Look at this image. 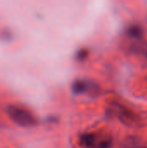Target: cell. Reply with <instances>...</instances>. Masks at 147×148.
<instances>
[{"instance_id": "obj_3", "label": "cell", "mask_w": 147, "mask_h": 148, "mask_svg": "<svg viewBox=\"0 0 147 148\" xmlns=\"http://www.w3.org/2000/svg\"><path fill=\"white\" fill-rule=\"evenodd\" d=\"M72 90L75 94L93 95L98 92V87L91 82L86 80H77L72 85Z\"/></svg>"}, {"instance_id": "obj_5", "label": "cell", "mask_w": 147, "mask_h": 148, "mask_svg": "<svg viewBox=\"0 0 147 148\" xmlns=\"http://www.w3.org/2000/svg\"><path fill=\"white\" fill-rule=\"evenodd\" d=\"M132 148H144V147H132Z\"/></svg>"}, {"instance_id": "obj_4", "label": "cell", "mask_w": 147, "mask_h": 148, "mask_svg": "<svg viewBox=\"0 0 147 148\" xmlns=\"http://www.w3.org/2000/svg\"><path fill=\"white\" fill-rule=\"evenodd\" d=\"M108 112L111 114V115L116 116L118 119L126 123H128L133 120V114L130 113V111L120 103H113Z\"/></svg>"}, {"instance_id": "obj_1", "label": "cell", "mask_w": 147, "mask_h": 148, "mask_svg": "<svg viewBox=\"0 0 147 148\" xmlns=\"http://www.w3.org/2000/svg\"><path fill=\"white\" fill-rule=\"evenodd\" d=\"M7 113L10 118L16 124L21 127H27L35 126L36 124V119L35 115L30 111L23 107L10 105L7 108Z\"/></svg>"}, {"instance_id": "obj_2", "label": "cell", "mask_w": 147, "mask_h": 148, "mask_svg": "<svg viewBox=\"0 0 147 148\" xmlns=\"http://www.w3.org/2000/svg\"><path fill=\"white\" fill-rule=\"evenodd\" d=\"M81 143L87 148H109L111 146V139L91 133L82 135Z\"/></svg>"}]
</instances>
